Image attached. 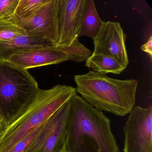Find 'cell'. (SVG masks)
<instances>
[{
	"label": "cell",
	"mask_w": 152,
	"mask_h": 152,
	"mask_svg": "<svg viewBox=\"0 0 152 152\" xmlns=\"http://www.w3.org/2000/svg\"><path fill=\"white\" fill-rule=\"evenodd\" d=\"M65 152H120L111 120L77 93L71 99Z\"/></svg>",
	"instance_id": "1"
},
{
	"label": "cell",
	"mask_w": 152,
	"mask_h": 152,
	"mask_svg": "<svg viewBox=\"0 0 152 152\" xmlns=\"http://www.w3.org/2000/svg\"><path fill=\"white\" fill-rule=\"evenodd\" d=\"M76 93L75 88L61 84L49 89H39L34 98L7 124L0 135V152H8Z\"/></svg>",
	"instance_id": "2"
},
{
	"label": "cell",
	"mask_w": 152,
	"mask_h": 152,
	"mask_svg": "<svg viewBox=\"0 0 152 152\" xmlns=\"http://www.w3.org/2000/svg\"><path fill=\"white\" fill-rule=\"evenodd\" d=\"M74 80L76 92L88 104L102 112L124 116L135 106L137 80H116L92 71L75 75Z\"/></svg>",
	"instance_id": "3"
},
{
	"label": "cell",
	"mask_w": 152,
	"mask_h": 152,
	"mask_svg": "<svg viewBox=\"0 0 152 152\" xmlns=\"http://www.w3.org/2000/svg\"><path fill=\"white\" fill-rule=\"evenodd\" d=\"M36 80L9 61H0V117L9 123L38 93Z\"/></svg>",
	"instance_id": "4"
},
{
	"label": "cell",
	"mask_w": 152,
	"mask_h": 152,
	"mask_svg": "<svg viewBox=\"0 0 152 152\" xmlns=\"http://www.w3.org/2000/svg\"><path fill=\"white\" fill-rule=\"evenodd\" d=\"M91 54V51L81 43L78 39L69 46L50 44L19 51L11 56L8 61L28 70L65 61L84 62Z\"/></svg>",
	"instance_id": "5"
},
{
	"label": "cell",
	"mask_w": 152,
	"mask_h": 152,
	"mask_svg": "<svg viewBox=\"0 0 152 152\" xmlns=\"http://www.w3.org/2000/svg\"><path fill=\"white\" fill-rule=\"evenodd\" d=\"M71 99L45 122L43 128L25 152H65Z\"/></svg>",
	"instance_id": "6"
},
{
	"label": "cell",
	"mask_w": 152,
	"mask_h": 152,
	"mask_svg": "<svg viewBox=\"0 0 152 152\" xmlns=\"http://www.w3.org/2000/svg\"><path fill=\"white\" fill-rule=\"evenodd\" d=\"M124 127V152H152V109L135 106Z\"/></svg>",
	"instance_id": "7"
},
{
	"label": "cell",
	"mask_w": 152,
	"mask_h": 152,
	"mask_svg": "<svg viewBox=\"0 0 152 152\" xmlns=\"http://www.w3.org/2000/svg\"><path fill=\"white\" fill-rule=\"evenodd\" d=\"M58 0H49L37 13L26 19H11L29 36L44 39L53 45L58 41L57 14Z\"/></svg>",
	"instance_id": "8"
},
{
	"label": "cell",
	"mask_w": 152,
	"mask_h": 152,
	"mask_svg": "<svg viewBox=\"0 0 152 152\" xmlns=\"http://www.w3.org/2000/svg\"><path fill=\"white\" fill-rule=\"evenodd\" d=\"M126 35L118 22H103L101 28L94 39L93 54H102L112 57L123 66L129 64L125 45Z\"/></svg>",
	"instance_id": "9"
},
{
	"label": "cell",
	"mask_w": 152,
	"mask_h": 152,
	"mask_svg": "<svg viewBox=\"0 0 152 152\" xmlns=\"http://www.w3.org/2000/svg\"><path fill=\"white\" fill-rule=\"evenodd\" d=\"M85 0H58L57 45L69 46L79 39Z\"/></svg>",
	"instance_id": "10"
},
{
	"label": "cell",
	"mask_w": 152,
	"mask_h": 152,
	"mask_svg": "<svg viewBox=\"0 0 152 152\" xmlns=\"http://www.w3.org/2000/svg\"><path fill=\"white\" fill-rule=\"evenodd\" d=\"M50 44H51L46 40L27 34L0 42V61H8L11 56L19 51Z\"/></svg>",
	"instance_id": "11"
},
{
	"label": "cell",
	"mask_w": 152,
	"mask_h": 152,
	"mask_svg": "<svg viewBox=\"0 0 152 152\" xmlns=\"http://www.w3.org/2000/svg\"><path fill=\"white\" fill-rule=\"evenodd\" d=\"M103 22L100 19L93 0H85L79 37L88 36L94 39Z\"/></svg>",
	"instance_id": "12"
},
{
	"label": "cell",
	"mask_w": 152,
	"mask_h": 152,
	"mask_svg": "<svg viewBox=\"0 0 152 152\" xmlns=\"http://www.w3.org/2000/svg\"><path fill=\"white\" fill-rule=\"evenodd\" d=\"M86 66L100 73L119 75L126 67L112 57L102 54H91L86 60Z\"/></svg>",
	"instance_id": "13"
},
{
	"label": "cell",
	"mask_w": 152,
	"mask_h": 152,
	"mask_svg": "<svg viewBox=\"0 0 152 152\" xmlns=\"http://www.w3.org/2000/svg\"><path fill=\"white\" fill-rule=\"evenodd\" d=\"M49 0H19L15 14L12 16L26 19L34 15Z\"/></svg>",
	"instance_id": "14"
},
{
	"label": "cell",
	"mask_w": 152,
	"mask_h": 152,
	"mask_svg": "<svg viewBox=\"0 0 152 152\" xmlns=\"http://www.w3.org/2000/svg\"><path fill=\"white\" fill-rule=\"evenodd\" d=\"M27 34L10 18H0V42L8 40L20 35Z\"/></svg>",
	"instance_id": "15"
},
{
	"label": "cell",
	"mask_w": 152,
	"mask_h": 152,
	"mask_svg": "<svg viewBox=\"0 0 152 152\" xmlns=\"http://www.w3.org/2000/svg\"><path fill=\"white\" fill-rule=\"evenodd\" d=\"M35 129L30 135L17 143L8 152H25L44 126V124Z\"/></svg>",
	"instance_id": "16"
},
{
	"label": "cell",
	"mask_w": 152,
	"mask_h": 152,
	"mask_svg": "<svg viewBox=\"0 0 152 152\" xmlns=\"http://www.w3.org/2000/svg\"><path fill=\"white\" fill-rule=\"evenodd\" d=\"M19 0H0V18H9L15 12Z\"/></svg>",
	"instance_id": "17"
},
{
	"label": "cell",
	"mask_w": 152,
	"mask_h": 152,
	"mask_svg": "<svg viewBox=\"0 0 152 152\" xmlns=\"http://www.w3.org/2000/svg\"><path fill=\"white\" fill-rule=\"evenodd\" d=\"M141 50L147 53L150 58L152 56V37L150 36L148 41L141 47Z\"/></svg>",
	"instance_id": "18"
},
{
	"label": "cell",
	"mask_w": 152,
	"mask_h": 152,
	"mask_svg": "<svg viewBox=\"0 0 152 152\" xmlns=\"http://www.w3.org/2000/svg\"><path fill=\"white\" fill-rule=\"evenodd\" d=\"M7 123L3 119L0 117V135H1L6 129Z\"/></svg>",
	"instance_id": "19"
}]
</instances>
